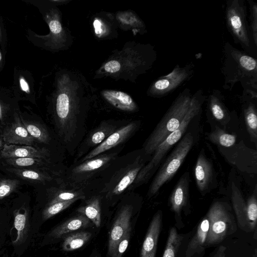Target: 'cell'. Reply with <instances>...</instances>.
<instances>
[{"label":"cell","mask_w":257,"mask_h":257,"mask_svg":"<svg viewBox=\"0 0 257 257\" xmlns=\"http://www.w3.org/2000/svg\"><path fill=\"white\" fill-rule=\"evenodd\" d=\"M20 181L17 179H2L0 180V199L10 195L18 187Z\"/></svg>","instance_id":"e575fe53"},{"label":"cell","mask_w":257,"mask_h":257,"mask_svg":"<svg viewBox=\"0 0 257 257\" xmlns=\"http://www.w3.org/2000/svg\"><path fill=\"white\" fill-rule=\"evenodd\" d=\"M5 117V113L4 108H3L0 101V120L2 121V123L4 122Z\"/></svg>","instance_id":"bcb514c9"},{"label":"cell","mask_w":257,"mask_h":257,"mask_svg":"<svg viewBox=\"0 0 257 257\" xmlns=\"http://www.w3.org/2000/svg\"><path fill=\"white\" fill-rule=\"evenodd\" d=\"M194 172L196 184L201 194L204 195L208 193L212 188L214 170L203 149L198 156Z\"/></svg>","instance_id":"9c48e42d"},{"label":"cell","mask_w":257,"mask_h":257,"mask_svg":"<svg viewBox=\"0 0 257 257\" xmlns=\"http://www.w3.org/2000/svg\"><path fill=\"white\" fill-rule=\"evenodd\" d=\"M247 7L244 0H228L226 3L225 20L228 32L234 42L243 51L255 57L257 47L254 44L247 20Z\"/></svg>","instance_id":"277c9868"},{"label":"cell","mask_w":257,"mask_h":257,"mask_svg":"<svg viewBox=\"0 0 257 257\" xmlns=\"http://www.w3.org/2000/svg\"><path fill=\"white\" fill-rule=\"evenodd\" d=\"M249 10V28L254 44L257 47V4L251 0L247 1Z\"/></svg>","instance_id":"836d02e7"},{"label":"cell","mask_w":257,"mask_h":257,"mask_svg":"<svg viewBox=\"0 0 257 257\" xmlns=\"http://www.w3.org/2000/svg\"><path fill=\"white\" fill-rule=\"evenodd\" d=\"M6 163L13 168L39 169L43 167L47 160L33 158H17L5 159Z\"/></svg>","instance_id":"83f0119b"},{"label":"cell","mask_w":257,"mask_h":257,"mask_svg":"<svg viewBox=\"0 0 257 257\" xmlns=\"http://www.w3.org/2000/svg\"><path fill=\"white\" fill-rule=\"evenodd\" d=\"M231 197L239 227L247 232H251L246 201L242 196L240 188L234 182H232L231 184Z\"/></svg>","instance_id":"d6986e66"},{"label":"cell","mask_w":257,"mask_h":257,"mask_svg":"<svg viewBox=\"0 0 257 257\" xmlns=\"http://www.w3.org/2000/svg\"><path fill=\"white\" fill-rule=\"evenodd\" d=\"M220 91L214 90L206 97L207 108L213 118L222 125H226L230 119V113L223 102Z\"/></svg>","instance_id":"ac0fdd59"},{"label":"cell","mask_w":257,"mask_h":257,"mask_svg":"<svg viewBox=\"0 0 257 257\" xmlns=\"http://www.w3.org/2000/svg\"><path fill=\"white\" fill-rule=\"evenodd\" d=\"M20 83L21 88L24 91L27 93L30 92L29 85L24 79L21 78L20 80Z\"/></svg>","instance_id":"f6af8a7d"},{"label":"cell","mask_w":257,"mask_h":257,"mask_svg":"<svg viewBox=\"0 0 257 257\" xmlns=\"http://www.w3.org/2000/svg\"><path fill=\"white\" fill-rule=\"evenodd\" d=\"M7 170L22 179L32 182H45L52 179L48 173L39 169L11 167Z\"/></svg>","instance_id":"603a6c76"},{"label":"cell","mask_w":257,"mask_h":257,"mask_svg":"<svg viewBox=\"0 0 257 257\" xmlns=\"http://www.w3.org/2000/svg\"><path fill=\"white\" fill-rule=\"evenodd\" d=\"M114 131L109 126L100 128L94 132L89 139V144L94 146L102 143Z\"/></svg>","instance_id":"8d00e7d4"},{"label":"cell","mask_w":257,"mask_h":257,"mask_svg":"<svg viewBox=\"0 0 257 257\" xmlns=\"http://www.w3.org/2000/svg\"><path fill=\"white\" fill-rule=\"evenodd\" d=\"M1 156L5 159L17 158H33L47 160L49 156L48 150L45 148H36L31 146L7 145L5 144Z\"/></svg>","instance_id":"2e32d148"},{"label":"cell","mask_w":257,"mask_h":257,"mask_svg":"<svg viewBox=\"0 0 257 257\" xmlns=\"http://www.w3.org/2000/svg\"><path fill=\"white\" fill-rule=\"evenodd\" d=\"M133 208L131 205L123 206L117 214L109 233L108 254L111 256L119 240L126 232L132 230L131 218Z\"/></svg>","instance_id":"30bf717a"},{"label":"cell","mask_w":257,"mask_h":257,"mask_svg":"<svg viewBox=\"0 0 257 257\" xmlns=\"http://www.w3.org/2000/svg\"><path fill=\"white\" fill-rule=\"evenodd\" d=\"M2 137H1V135L0 134V154H1V151L2 150V148L3 147V146H2Z\"/></svg>","instance_id":"c3c4849f"},{"label":"cell","mask_w":257,"mask_h":257,"mask_svg":"<svg viewBox=\"0 0 257 257\" xmlns=\"http://www.w3.org/2000/svg\"><path fill=\"white\" fill-rule=\"evenodd\" d=\"M194 95L195 93L186 88L176 97L146 141L144 146L146 155L153 154L167 137L179 127L190 108Z\"/></svg>","instance_id":"3957f363"},{"label":"cell","mask_w":257,"mask_h":257,"mask_svg":"<svg viewBox=\"0 0 257 257\" xmlns=\"http://www.w3.org/2000/svg\"><path fill=\"white\" fill-rule=\"evenodd\" d=\"M209 228V220L206 215L198 226L197 231L190 241L186 251V257H192L204 249Z\"/></svg>","instance_id":"ffe728a7"},{"label":"cell","mask_w":257,"mask_h":257,"mask_svg":"<svg viewBox=\"0 0 257 257\" xmlns=\"http://www.w3.org/2000/svg\"><path fill=\"white\" fill-rule=\"evenodd\" d=\"M13 227V222L10 219L0 216V249L4 246Z\"/></svg>","instance_id":"d590c367"},{"label":"cell","mask_w":257,"mask_h":257,"mask_svg":"<svg viewBox=\"0 0 257 257\" xmlns=\"http://www.w3.org/2000/svg\"><path fill=\"white\" fill-rule=\"evenodd\" d=\"M89 257H101L99 252L96 250H93Z\"/></svg>","instance_id":"7dc6e473"},{"label":"cell","mask_w":257,"mask_h":257,"mask_svg":"<svg viewBox=\"0 0 257 257\" xmlns=\"http://www.w3.org/2000/svg\"><path fill=\"white\" fill-rule=\"evenodd\" d=\"M144 166L143 164H139L127 172L116 185L112 191V194L118 195L123 192L135 181L139 172Z\"/></svg>","instance_id":"f546056e"},{"label":"cell","mask_w":257,"mask_h":257,"mask_svg":"<svg viewBox=\"0 0 257 257\" xmlns=\"http://www.w3.org/2000/svg\"><path fill=\"white\" fill-rule=\"evenodd\" d=\"M224 59L222 73L224 77L223 88L231 91L240 82L242 94L257 96V60L245 52L226 42L224 47Z\"/></svg>","instance_id":"6da1fadb"},{"label":"cell","mask_w":257,"mask_h":257,"mask_svg":"<svg viewBox=\"0 0 257 257\" xmlns=\"http://www.w3.org/2000/svg\"><path fill=\"white\" fill-rule=\"evenodd\" d=\"M207 139L218 147L229 148L233 146L236 142V136L226 133L218 127L207 135Z\"/></svg>","instance_id":"484cf974"},{"label":"cell","mask_w":257,"mask_h":257,"mask_svg":"<svg viewBox=\"0 0 257 257\" xmlns=\"http://www.w3.org/2000/svg\"><path fill=\"white\" fill-rule=\"evenodd\" d=\"M56 113L61 130L64 132L71 130L72 128L68 119L70 117V101L67 94L62 93L58 95L56 102Z\"/></svg>","instance_id":"7402d4cb"},{"label":"cell","mask_w":257,"mask_h":257,"mask_svg":"<svg viewBox=\"0 0 257 257\" xmlns=\"http://www.w3.org/2000/svg\"><path fill=\"white\" fill-rule=\"evenodd\" d=\"M194 73V65L187 64L180 67L177 64L173 70L166 75L156 80L151 88V93L156 97L166 96L174 92L188 81Z\"/></svg>","instance_id":"52a82bcc"},{"label":"cell","mask_w":257,"mask_h":257,"mask_svg":"<svg viewBox=\"0 0 257 257\" xmlns=\"http://www.w3.org/2000/svg\"><path fill=\"white\" fill-rule=\"evenodd\" d=\"M84 197V196L77 197L67 201L57 202L47 206L42 212V221L47 220L50 218L67 208L77 200L83 199Z\"/></svg>","instance_id":"1f68e13d"},{"label":"cell","mask_w":257,"mask_h":257,"mask_svg":"<svg viewBox=\"0 0 257 257\" xmlns=\"http://www.w3.org/2000/svg\"><path fill=\"white\" fill-rule=\"evenodd\" d=\"M131 230L125 233L116 244L111 257H122L126 250L131 238Z\"/></svg>","instance_id":"74e56055"},{"label":"cell","mask_w":257,"mask_h":257,"mask_svg":"<svg viewBox=\"0 0 257 257\" xmlns=\"http://www.w3.org/2000/svg\"><path fill=\"white\" fill-rule=\"evenodd\" d=\"M190 174L184 173L177 182L168 199V204L176 216H180L181 211L189 204Z\"/></svg>","instance_id":"8fae6325"},{"label":"cell","mask_w":257,"mask_h":257,"mask_svg":"<svg viewBox=\"0 0 257 257\" xmlns=\"http://www.w3.org/2000/svg\"><path fill=\"white\" fill-rule=\"evenodd\" d=\"M1 137L5 144L7 145L31 146L35 142L22 123L21 118L16 114L14 121L3 130Z\"/></svg>","instance_id":"7c38bea8"},{"label":"cell","mask_w":257,"mask_h":257,"mask_svg":"<svg viewBox=\"0 0 257 257\" xmlns=\"http://www.w3.org/2000/svg\"><path fill=\"white\" fill-rule=\"evenodd\" d=\"M241 99L244 101L243 113L246 130L250 141L255 147L257 144V96L251 94H242Z\"/></svg>","instance_id":"e0dca14e"},{"label":"cell","mask_w":257,"mask_h":257,"mask_svg":"<svg viewBox=\"0 0 257 257\" xmlns=\"http://www.w3.org/2000/svg\"><path fill=\"white\" fill-rule=\"evenodd\" d=\"M226 247L223 245H220L217 248L213 257H226Z\"/></svg>","instance_id":"7bdbcfd3"},{"label":"cell","mask_w":257,"mask_h":257,"mask_svg":"<svg viewBox=\"0 0 257 257\" xmlns=\"http://www.w3.org/2000/svg\"><path fill=\"white\" fill-rule=\"evenodd\" d=\"M77 212L86 216L97 227L101 223L100 201L98 197H94L83 206L78 208Z\"/></svg>","instance_id":"d4e9b609"},{"label":"cell","mask_w":257,"mask_h":257,"mask_svg":"<svg viewBox=\"0 0 257 257\" xmlns=\"http://www.w3.org/2000/svg\"><path fill=\"white\" fill-rule=\"evenodd\" d=\"M104 68L107 72L114 73L120 70V64L116 60H111L105 64Z\"/></svg>","instance_id":"60d3db41"},{"label":"cell","mask_w":257,"mask_h":257,"mask_svg":"<svg viewBox=\"0 0 257 257\" xmlns=\"http://www.w3.org/2000/svg\"><path fill=\"white\" fill-rule=\"evenodd\" d=\"M91 232L80 231L71 232L64 237L62 244V250L70 251L76 250L83 246L91 237Z\"/></svg>","instance_id":"cb8c5ba5"},{"label":"cell","mask_w":257,"mask_h":257,"mask_svg":"<svg viewBox=\"0 0 257 257\" xmlns=\"http://www.w3.org/2000/svg\"><path fill=\"white\" fill-rule=\"evenodd\" d=\"M110 156H103L99 158L91 159L76 167L73 170L74 173H82L94 171L101 168L109 161Z\"/></svg>","instance_id":"4dcf8cb0"},{"label":"cell","mask_w":257,"mask_h":257,"mask_svg":"<svg viewBox=\"0 0 257 257\" xmlns=\"http://www.w3.org/2000/svg\"><path fill=\"white\" fill-rule=\"evenodd\" d=\"M137 127V124L133 122L114 132L102 143L86 155L82 160L84 161L92 159L93 157L122 143L134 132Z\"/></svg>","instance_id":"9a60e30c"},{"label":"cell","mask_w":257,"mask_h":257,"mask_svg":"<svg viewBox=\"0 0 257 257\" xmlns=\"http://www.w3.org/2000/svg\"><path fill=\"white\" fill-rule=\"evenodd\" d=\"M104 98L115 107L124 111H134L136 105L127 94L115 90H104L102 92Z\"/></svg>","instance_id":"44dd1931"},{"label":"cell","mask_w":257,"mask_h":257,"mask_svg":"<svg viewBox=\"0 0 257 257\" xmlns=\"http://www.w3.org/2000/svg\"><path fill=\"white\" fill-rule=\"evenodd\" d=\"M119 21L123 24L127 25H134L136 24L139 23V21L136 17L132 14L123 13L118 17Z\"/></svg>","instance_id":"ab89813d"},{"label":"cell","mask_w":257,"mask_h":257,"mask_svg":"<svg viewBox=\"0 0 257 257\" xmlns=\"http://www.w3.org/2000/svg\"><path fill=\"white\" fill-rule=\"evenodd\" d=\"M183 238L175 227L171 228L163 257H176Z\"/></svg>","instance_id":"f1b7e54d"},{"label":"cell","mask_w":257,"mask_h":257,"mask_svg":"<svg viewBox=\"0 0 257 257\" xmlns=\"http://www.w3.org/2000/svg\"><path fill=\"white\" fill-rule=\"evenodd\" d=\"M248 211V218L251 232L254 231L257 222V187L255 185L252 193L246 201Z\"/></svg>","instance_id":"d6a6232c"},{"label":"cell","mask_w":257,"mask_h":257,"mask_svg":"<svg viewBox=\"0 0 257 257\" xmlns=\"http://www.w3.org/2000/svg\"><path fill=\"white\" fill-rule=\"evenodd\" d=\"M194 144V138L191 132L186 133L178 142L154 177L148 190L149 198L155 195L175 175Z\"/></svg>","instance_id":"5b68a950"},{"label":"cell","mask_w":257,"mask_h":257,"mask_svg":"<svg viewBox=\"0 0 257 257\" xmlns=\"http://www.w3.org/2000/svg\"><path fill=\"white\" fill-rule=\"evenodd\" d=\"M207 215L209 228L205 245L218 244L234 231V217L230 206L226 203L218 201L213 202Z\"/></svg>","instance_id":"8992f818"},{"label":"cell","mask_w":257,"mask_h":257,"mask_svg":"<svg viewBox=\"0 0 257 257\" xmlns=\"http://www.w3.org/2000/svg\"><path fill=\"white\" fill-rule=\"evenodd\" d=\"M49 27L51 31L55 34L60 33L62 31L61 23L57 20H52L49 23Z\"/></svg>","instance_id":"b9f144b4"},{"label":"cell","mask_w":257,"mask_h":257,"mask_svg":"<svg viewBox=\"0 0 257 257\" xmlns=\"http://www.w3.org/2000/svg\"><path fill=\"white\" fill-rule=\"evenodd\" d=\"M22 123L31 137L38 142L47 143L50 137L47 130L41 124L21 118Z\"/></svg>","instance_id":"4316f807"},{"label":"cell","mask_w":257,"mask_h":257,"mask_svg":"<svg viewBox=\"0 0 257 257\" xmlns=\"http://www.w3.org/2000/svg\"><path fill=\"white\" fill-rule=\"evenodd\" d=\"M91 224V221L83 214L72 217L48 232L42 244L45 245L50 241L62 238L66 234L88 227Z\"/></svg>","instance_id":"4fadbf2b"},{"label":"cell","mask_w":257,"mask_h":257,"mask_svg":"<svg viewBox=\"0 0 257 257\" xmlns=\"http://www.w3.org/2000/svg\"><path fill=\"white\" fill-rule=\"evenodd\" d=\"M194 93V97L190 108L179 127L168 136L157 147L151 159L139 172L135 180L136 183L143 182L149 179L158 169L168 152L184 135L189 124L201 112L202 106L206 101L207 96L202 89H199Z\"/></svg>","instance_id":"7a4b0ae2"},{"label":"cell","mask_w":257,"mask_h":257,"mask_svg":"<svg viewBox=\"0 0 257 257\" xmlns=\"http://www.w3.org/2000/svg\"><path fill=\"white\" fill-rule=\"evenodd\" d=\"M162 226V212L159 210L153 216L144 240L141 257H155L158 238Z\"/></svg>","instance_id":"5bb4252c"},{"label":"cell","mask_w":257,"mask_h":257,"mask_svg":"<svg viewBox=\"0 0 257 257\" xmlns=\"http://www.w3.org/2000/svg\"><path fill=\"white\" fill-rule=\"evenodd\" d=\"M13 227L16 230L17 236L12 241L14 253L20 254L21 251L24 250L29 245L31 235L32 234V223H30L29 213L26 207L15 210L13 212Z\"/></svg>","instance_id":"ba28073f"},{"label":"cell","mask_w":257,"mask_h":257,"mask_svg":"<svg viewBox=\"0 0 257 257\" xmlns=\"http://www.w3.org/2000/svg\"><path fill=\"white\" fill-rule=\"evenodd\" d=\"M93 25L95 28V33L97 35L100 34L103 31L102 29L103 28V27L101 22L99 20L96 19L94 21Z\"/></svg>","instance_id":"ee69618b"},{"label":"cell","mask_w":257,"mask_h":257,"mask_svg":"<svg viewBox=\"0 0 257 257\" xmlns=\"http://www.w3.org/2000/svg\"><path fill=\"white\" fill-rule=\"evenodd\" d=\"M80 193L74 191H64L57 194L48 203V205L54 203L71 200L77 197H83Z\"/></svg>","instance_id":"f35d334b"},{"label":"cell","mask_w":257,"mask_h":257,"mask_svg":"<svg viewBox=\"0 0 257 257\" xmlns=\"http://www.w3.org/2000/svg\"><path fill=\"white\" fill-rule=\"evenodd\" d=\"M2 54H1V52L0 51V62L2 60Z\"/></svg>","instance_id":"681fc988"}]
</instances>
